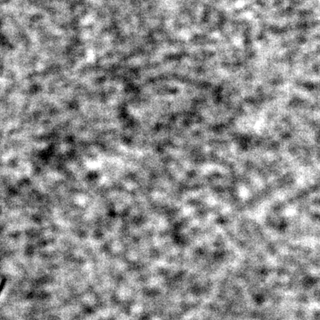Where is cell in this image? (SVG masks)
Segmentation results:
<instances>
[{
	"instance_id": "cell-1",
	"label": "cell",
	"mask_w": 320,
	"mask_h": 320,
	"mask_svg": "<svg viewBox=\"0 0 320 320\" xmlns=\"http://www.w3.org/2000/svg\"><path fill=\"white\" fill-rule=\"evenodd\" d=\"M4 285H5V281H2L1 283H0V293L2 292V289H3Z\"/></svg>"
}]
</instances>
